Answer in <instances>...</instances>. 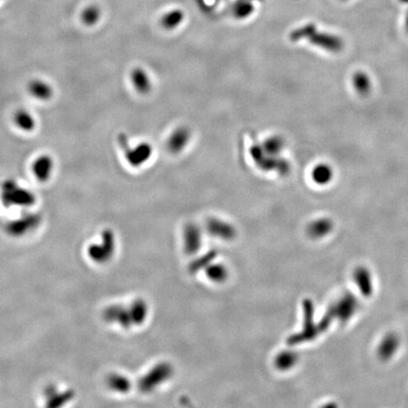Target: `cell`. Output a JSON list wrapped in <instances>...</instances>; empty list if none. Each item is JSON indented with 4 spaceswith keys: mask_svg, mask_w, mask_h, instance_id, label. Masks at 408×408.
<instances>
[{
    "mask_svg": "<svg viewBox=\"0 0 408 408\" xmlns=\"http://www.w3.org/2000/svg\"><path fill=\"white\" fill-rule=\"evenodd\" d=\"M289 37L292 42H298L304 39L315 47L331 52H339L342 50L344 46L343 41L338 36L319 31L314 24H307L293 30Z\"/></svg>",
    "mask_w": 408,
    "mask_h": 408,
    "instance_id": "6da1fadb",
    "label": "cell"
},
{
    "mask_svg": "<svg viewBox=\"0 0 408 408\" xmlns=\"http://www.w3.org/2000/svg\"><path fill=\"white\" fill-rule=\"evenodd\" d=\"M250 152L255 166L262 171H275L281 176H287L291 169L288 161L284 158L267 154L262 148L261 143L251 146Z\"/></svg>",
    "mask_w": 408,
    "mask_h": 408,
    "instance_id": "7a4b0ae2",
    "label": "cell"
},
{
    "mask_svg": "<svg viewBox=\"0 0 408 408\" xmlns=\"http://www.w3.org/2000/svg\"><path fill=\"white\" fill-rule=\"evenodd\" d=\"M357 306L358 302L356 298L353 297L352 294L345 295L339 300V302H337L336 305L329 309L328 315L324 316V320L322 321L320 327L322 329H326V327L330 324L331 319L334 318H338L341 321L349 320L357 310Z\"/></svg>",
    "mask_w": 408,
    "mask_h": 408,
    "instance_id": "3957f363",
    "label": "cell"
},
{
    "mask_svg": "<svg viewBox=\"0 0 408 408\" xmlns=\"http://www.w3.org/2000/svg\"><path fill=\"white\" fill-rule=\"evenodd\" d=\"M192 137L191 130L185 125L178 126L169 134L167 141V149L173 155L181 154L190 143Z\"/></svg>",
    "mask_w": 408,
    "mask_h": 408,
    "instance_id": "277c9868",
    "label": "cell"
},
{
    "mask_svg": "<svg viewBox=\"0 0 408 408\" xmlns=\"http://www.w3.org/2000/svg\"><path fill=\"white\" fill-rule=\"evenodd\" d=\"M172 374V369L168 364H160L152 371L143 377L140 382V388L143 391L153 390L158 385H161L167 381Z\"/></svg>",
    "mask_w": 408,
    "mask_h": 408,
    "instance_id": "5b68a950",
    "label": "cell"
},
{
    "mask_svg": "<svg viewBox=\"0 0 408 408\" xmlns=\"http://www.w3.org/2000/svg\"><path fill=\"white\" fill-rule=\"evenodd\" d=\"M153 153V148L149 142H141L133 148H127L125 154L131 167H140L148 163Z\"/></svg>",
    "mask_w": 408,
    "mask_h": 408,
    "instance_id": "8992f818",
    "label": "cell"
},
{
    "mask_svg": "<svg viewBox=\"0 0 408 408\" xmlns=\"http://www.w3.org/2000/svg\"><path fill=\"white\" fill-rule=\"evenodd\" d=\"M353 282L362 296L371 297L373 292V280L371 271L365 267H359L353 272Z\"/></svg>",
    "mask_w": 408,
    "mask_h": 408,
    "instance_id": "52a82bcc",
    "label": "cell"
},
{
    "mask_svg": "<svg viewBox=\"0 0 408 408\" xmlns=\"http://www.w3.org/2000/svg\"><path fill=\"white\" fill-rule=\"evenodd\" d=\"M307 307L306 308V321H305V327L304 331L301 332L302 334H298L293 335L289 339V343L298 344L306 341V339H312L314 336L317 334V332L315 331V325L313 323V308L311 302H306Z\"/></svg>",
    "mask_w": 408,
    "mask_h": 408,
    "instance_id": "ba28073f",
    "label": "cell"
},
{
    "mask_svg": "<svg viewBox=\"0 0 408 408\" xmlns=\"http://www.w3.org/2000/svg\"><path fill=\"white\" fill-rule=\"evenodd\" d=\"M130 80L133 88L140 95H148L152 88V83L149 73L142 67H135L130 73Z\"/></svg>",
    "mask_w": 408,
    "mask_h": 408,
    "instance_id": "9c48e42d",
    "label": "cell"
},
{
    "mask_svg": "<svg viewBox=\"0 0 408 408\" xmlns=\"http://www.w3.org/2000/svg\"><path fill=\"white\" fill-rule=\"evenodd\" d=\"M399 337L395 334H387L378 347V356L381 360L388 361L391 359L399 350Z\"/></svg>",
    "mask_w": 408,
    "mask_h": 408,
    "instance_id": "30bf717a",
    "label": "cell"
},
{
    "mask_svg": "<svg viewBox=\"0 0 408 408\" xmlns=\"http://www.w3.org/2000/svg\"><path fill=\"white\" fill-rule=\"evenodd\" d=\"M207 229L211 234L222 239H231L235 234V229L231 224L217 218H211L207 223Z\"/></svg>",
    "mask_w": 408,
    "mask_h": 408,
    "instance_id": "8fae6325",
    "label": "cell"
},
{
    "mask_svg": "<svg viewBox=\"0 0 408 408\" xmlns=\"http://www.w3.org/2000/svg\"><path fill=\"white\" fill-rule=\"evenodd\" d=\"M333 230V221L329 218H318L310 223L307 233L313 239H320L328 235Z\"/></svg>",
    "mask_w": 408,
    "mask_h": 408,
    "instance_id": "7c38bea8",
    "label": "cell"
},
{
    "mask_svg": "<svg viewBox=\"0 0 408 408\" xmlns=\"http://www.w3.org/2000/svg\"><path fill=\"white\" fill-rule=\"evenodd\" d=\"M202 246V232L195 224H189L185 231V247L188 253H195Z\"/></svg>",
    "mask_w": 408,
    "mask_h": 408,
    "instance_id": "4fadbf2b",
    "label": "cell"
},
{
    "mask_svg": "<svg viewBox=\"0 0 408 408\" xmlns=\"http://www.w3.org/2000/svg\"><path fill=\"white\" fill-rule=\"evenodd\" d=\"M264 151L271 156H279L286 146L285 139L278 134H273L267 137L261 143Z\"/></svg>",
    "mask_w": 408,
    "mask_h": 408,
    "instance_id": "5bb4252c",
    "label": "cell"
},
{
    "mask_svg": "<svg viewBox=\"0 0 408 408\" xmlns=\"http://www.w3.org/2000/svg\"><path fill=\"white\" fill-rule=\"evenodd\" d=\"M312 180L318 186L328 185L333 179V169L326 164H318L312 170Z\"/></svg>",
    "mask_w": 408,
    "mask_h": 408,
    "instance_id": "9a60e30c",
    "label": "cell"
},
{
    "mask_svg": "<svg viewBox=\"0 0 408 408\" xmlns=\"http://www.w3.org/2000/svg\"><path fill=\"white\" fill-rule=\"evenodd\" d=\"M185 20V12L181 9H172L165 13L162 18H161V25L162 27L167 29H175L178 28Z\"/></svg>",
    "mask_w": 408,
    "mask_h": 408,
    "instance_id": "2e32d148",
    "label": "cell"
},
{
    "mask_svg": "<svg viewBox=\"0 0 408 408\" xmlns=\"http://www.w3.org/2000/svg\"><path fill=\"white\" fill-rule=\"evenodd\" d=\"M129 312H130L131 321L136 323V324H141L147 318L149 308H148V306L145 302L139 300V301H136L132 304Z\"/></svg>",
    "mask_w": 408,
    "mask_h": 408,
    "instance_id": "e0dca14e",
    "label": "cell"
},
{
    "mask_svg": "<svg viewBox=\"0 0 408 408\" xmlns=\"http://www.w3.org/2000/svg\"><path fill=\"white\" fill-rule=\"evenodd\" d=\"M232 15L236 19H246L254 11L251 0H236L232 8Z\"/></svg>",
    "mask_w": 408,
    "mask_h": 408,
    "instance_id": "ac0fdd59",
    "label": "cell"
},
{
    "mask_svg": "<svg viewBox=\"0 0 408 408\" xmlns=\"http://www.w3.org/2000/svg\"><path fill=\"white\" fill-rule=\"evenodd\" d=\"M299 356L292 351H285L278 354L275 359V365L281 371H288L292 369L297 364Z\"/></svg>",
    "mask_w": 408,
    "mask_h": 408,
    "instance_id": "d6986e66",
    "label": "cell"
},
{
    "mask_svg": "<svg viewBox=\"0 0 408 408\" xmlns=\"http://www.w3.org/2000/svg\"><path fill=\"white\" fill-rule=\"evenodd\" d=\"M353 85L357 93L366 96L371 91V79L365 72L358 71L353 76Z\"/></svg>",
    "mask_w": 408,
    "mask_h": 408,
    "instance_id": "ffe728a7",
    "label": "cell"
},
{
    "mask_svg": "<svg viewBox=\"0 0 408 408\" xmlns=\"http://www.w3.org/2000/svg\"><path fill=\"white\" fill-rule=\"evenodd\" d=\"M206 274L214 283H223L228 278V269L221 264H212L206 269Z\"/></svg>",
    "mask_w": 408,
    "mask_h": 408,
    "instance_id": "44dd1931",
    "label": "cell"
},
{
    "mask_svg": "<svg viewBox=\"0 0 408 408\" xmlns=\"http://www.w3.org/2000/svg\"><path fill=\"white\" fill-rule=\"evenodd\" d=\"M111 385L114 390H119V391H126L130 389V382L125 377H121V376L112 377Z\"/></svg>",
    "mask_w": 408,
    "mask_h": 408,
    "instance_id": "7402d4cb",
    "label": "cell"
},
{
    "mask_svg": "<svg viewBox=\"0 0 408 408\" xmlns=\"http://www.w3.org/2000/svg\"><path fill=\"white\" fill-rule=\"evenodd\" d=\"M407 26H408V21H407Z\"/></svg>",
    "mask_w": 408,
    "mask_h": 408,
    "instance_id": "603a6c76",
    "label": "cell"
}]
</instances>
